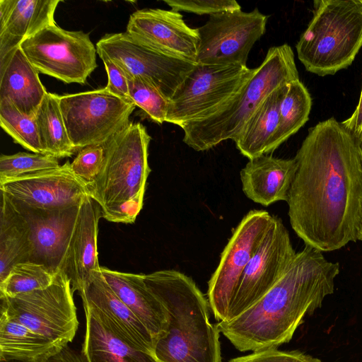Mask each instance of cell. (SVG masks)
Instances as JSON below:
<instances>
[{
	"label": "cell",
	"instance_id": "d590c367",
	"mask_svg": "<svg viewBox=\"0 0 362 362\" xmlns=\"http://www.w3.org/2000/svg\"><path fill=\"white\" fill-rule=\"evenodd\" d=\"M228 362H322L299 351H281L269 349L252 352L244 356L232 358Z\"/></svg>",
	"mask_w": 362,
	"mask_h": 362
},
{
	"label": "cell",
	"instance_id": "f1b7e54d",
	"mask_svg": "<svg viewBox=\"0 0 362 362\" xmlns=\"http://www.w3.org/2000/svg\"><path fill=\"white\" fill-rule=\"evenodd\" d=\"M311 107V96L300 79L288 83L280 106L278 127L269 142L266 154L274 151L307 122Z\"/></svg>",
	"mask_w": 362,
	"mask_h": 362
},
{
	"label": "cell",
	"instance_id": "60d3db41",
	"mask_svg": "<svg viewBox=\"0 0 362 362\" xmlns=\"http://www.w3.org/2000/svg\"><path fill=\"white\" fill-rule=\"evenodd\" d=\"M358 139L359 153H360L361 160L362 162V134L360 136L359 138H358Z\"/></svg>",
	"mask_w": 362,
	"mask_h": 362
},
{
	"label": "cell",
	"instance_id": "7c38bea8",
	"mask_svg": "<svg viewBox=\"0 0 362 362\" xmlns=\"http://www.w3.org/2000/svg\"><path fill=\"white\" fill-rule=\"evenodd\" d=\"M268 17L257 8L250 12L240 9L209 16L206 23L197 28V64L247 66L250 51L266 31Z\"/></svg>",
	"mask_w": 362,
	"mask_h": 362
},
{
	"label": "cell",
	"instance_id": "ffe728a7",
	"mask_svg": "<svg viewBox=\"0 0 362 362\" xmlns=\"http://www.w3.org/2000/svg\"><path fill=\"white\" fill-rule=\"evenodd\" d=\"M103 217L100 206L89 195L81 205L78 222L71 238L62 272L77 291L100 269L98 259V223Z\"/></svg>",
	"mask_w": 362,
	"mask_h": 362
},
{
	"label": "cell",
	"instance_id": "f35d334b",
	"mask_svg": "<svg viewBox=\"0 0 362 362\" xmlns=\"http://www.w3.org/2000/svg\"><path fill=\"white\" fill-rule=\"evenodd\" d=\"M46 362H87L83 354L65 346L59 353L51 357Z\"/></svg>",
	"mask_w": 362,
	"mask_h": 362
},
{
	"label": "cell",
	"instance_id": "74e56055",
	"mask_svg": "<svg viewBox=\"0 0 362 362\" xmlns=\"http://www.w3.org/2000/svg\"><path fill=\"white\" fill-rule=\"evenodd\" d=\"M342 125L356 138L362 134V90L359 102L350 117L341 122Z\"/></svg>",
	"mask_w": 362,
	"mask_h": 362
},
{
	"label": "cell",
	"instance_id": "f546056e",
	"mask_svg": "<svg viewBox=\"0 0 362 362\" xmlns=\"http://www.w3.org/2000/svg\"><path fill=\"white\" fill-rule=\"evenodd\" d=\"M0 125L14 141L35 153L45 154L35 117L21 112L8 99H0Z\"/></svg>",
	"mask_w": 362,
	"mask_h": 362
},
{
	"label": "cell",
	"instance_id": "8fae6325",
	"mask_svg": "<svg viewBox=\"0 0 362 362\" xmlns=\"http://www.w3.org/2000/svg\"><path fill=\"white\" fill-rule=\"evenodd\" d=\"M274 216L251 210L234 229L208 283V300L215 318L226 321L240 279L269 230Z\"/></svg>",
	"mask_w": 362,
	"mask_h": 362
},
{
	"label": "cell",
	"instance_id": "e0dca14e",
	"mask_svg": "<svg viewBox=\"0 0 362 362\" xmlns=\"http://www.w3.org/2000/svg\"><path fill=\"white\" fill-rule=\"evenodd\" d=\"M11 200L30 228L33 250L29 262L43 264L55 274L62 271L81 204L44 209Z\"/></svg>",
	"mask_w": 362,
	"mask_h": 362
},
{
	"label": "cell",
	"instance_id": "ba28073f",
	"mask_svg": "<svg viewBox=\"0 0 362 362\" xmlns=\"http://www.w3.org/2000/svg\"><path fill=\"white\" fill-rule=\"evenodd\" d=\"M253 71L240 64H197L169 99L165 122L182 127L206 118L235 94Z\"/></svg>",
	"mask_w": 362,
	"mask_h": 362
},
{
	"label": "cell",
	"instance_id": "4dcf8cb0",
	"mask_svg": "<svg viewBox=\"0 0 362 362\" xmlns=\"http://www.w3.org/2000/svg\"><path fill=\"white\" fill-rule=\"evenodd\" d=\"M57 274L43 264L30 262L17 264L0 282V298L45 288L54 281Z\"/></svg>",
	"mask_w": 362,
	"mask_h": 362
},
{
	"label": "cell",
	"instance_id": "8992f818",
	"mask_svg": "<svg viewBox=\"0 0 362 362\" xmlns=\"http://www.w3.org/2000/svg\"><path fill=\"white\" fill-rule=\"evenodd\" d=\"M296 48L305 69L320 76L347 68L362 47V0H316Z\"/></svg>",
	"mask_w": 362,
	"mask_h": 362
},
{
	"label": "cell",
	"instance_id": "ac0fdd59",
	"mask_svg": "<svg viewBox=\"0 0 362 362\" xmlns=\"http://www.w3.org/2000/svg\"><path fill=\"white\" fill-rule=\"evenodd\" d=\"M77 291L83 310H89L105 328L130 346L153 354L156 341L152 334L116 295L100 269Z\"/></svg>",
	"mask_w": 362,
	"mask_h": 362
},
{
	"label": "cell",
	"instance_id": "4316f807",
	"mask_svg": "<svg viewBox=\"0 0 362 362\" xmlns=\"http://www.w3.org/2000/svg\"><path fill=\"white\" fill-rule=\"evenodd\" d=\"M288 85L278 88L265 98L234 139L236 148L249 160L266 154L278 127L280 106Z\"/></svg>",
	"mask_w": 362,
	"mask_h": 362
},
{
	"label": "cell",
	"instance_id": "30bf717a",
	"mask_svg": "<svg viewBox=\"0 0 362 362\" xmlns=\"http://www.w3.org/2000/svg\"><path fill=\"white\" fill-rule=\"evenodd\" d=\"M63 119L76 151L105 144L129 122L136 107L103 88L59 95Z\"/></svg>",
	"mask_w": 362,
	"mask_h": 362
},
{
	"label": "cell",
	"instance_id": "1f68e13d",
	"mask_svg": "<svg viewBox=\"0 0 362 362\" xmlns=\"http://www.w3.org/2000/svg\"><path fill=\"white\" fill-rule=\"evenodd\" d=\"M129 94L134 105L152 121L159 124L166 120L169 98L150 82L126 76Z\"/></svg>",
	"mask_w": 362,
	"mask_h": 362
},
{
	"label": "cell",
	"instance_id": "7a4b0ae2",
	"mask_svg": "<svg viewBox=\"0 0 362 362\" xmlns=\"http://www.w3.org/2000/svg\"><path fill=\"white\" fill-rule=\"evenodd\" d=\"M339 264L309 245L296 252L279 281L237 317L216 324L241 352L277 349L292 339L306 315L322 307L334 293Z\"/></svg>",
	"mask_w": 362,
	"mask_h": 362
},
{
	"label": "cell",
	"instance_id": "d6a6232c",
	"mask_svg": "<svg viewBox=\"0 0 362 362\" xmlns=\"http://www.w3.org/2000/svg\"><path fill=\"white\" fill-rule=\"evenodd\" d=\"M58 158L49 154L18 152L0 156V182L59 167Z\"/></svg>",
	"mask_w": 362,
	"mask_h": 362
},
{
	"label": "cell",
	"instance_id": "7402d4cb",
	"mask_svg": "<svg viewBox=\"0 0 362 362\" xmlns=\"http://www.w3.org/2000/svg\"><path fill=\"white\" fill-rule=\"evenodd\" d=\"M102 276L119 298L152 334L156 344L167 332L168 316L160 301L146 286L144 274L122 272L100 267Z\"/></svg>",
	"mask_w": 362,
	"mask_h": 362
},
{
	"label": "cell",
	"instance_id": "6da1fadb",
	"mask_svg": "<svg viewBox=\"0 0 362 362\" xmlns=\"http://www.w3.org/2000/svg\"><path fill=\"white\" fill-rule=\"evenodd\" d=\"M295 159L288 192L291 226L321 252L356 241L362 214V162L358 139L335 118L308 129Z\"/></svg>",
	"mask_w": 362,
	"mask_h": 362
},
{
	"label": "cell",
	"instance_id": "5b68a950",
	"mask_svg": "<svg viewBox=\"0 0 362 362\" xmlns=\"http://www.w3.org/2000/svg\"><path fill=\"white\" fill-rule=\"evenodd\" d=\"M299 79L293 49L288 44L270 47L262 64L226 103L208 117L181 128L183 141L197 151L234 139L265 98L279 87Z\"/></svg>",
	"mask_w": 362,
	"mask_h": 362
},
{
	"label": "cell",
	"instance_id": "cb8c5ba5",
	"mask_svg": "<svg viewBox=\"0 0 362 362\" xmlns=\"http://www.w3.org/2000/svg\"><path fill=\"white\" fill-rule=\"evenodd\" d=\"M32 250L28 222L11 199L1 191L0 282L13 266L29 262Z\"/></svg>",
	"mask_w": 362,
	"mask_h": 362
},
{
	"label": "cell",
	"instance_id": "2e32d148",
	"mask_svg": "<svg viewBox=\"0 0 362 362\" xmlns=\"http://www.w3.org/2000/svg\"><path fill=\"white\" fill-rule=\"evenodd\" d=\"M182 17L173 9L137 10L131 14L125 33L157 52L197 64L198 30Z\"/></svg>",
	"mask_w": 362,
	"mask_h": 362
},
{
	"label": "cell",
	"instance_id": "e575fe53",
	"mask_svg": "<svg viewBox=\"0 0 362 362\" xmlns=\"http://www.w3.org/2000/svg\"><path fill=\"white\" fill-rule=\"evenodd\" d=\"M164 2L174 11L197 15L211 16L241 9L240 4L235 0H165Z\"/></svg>",
	"mask_w": 362,
	"mask_h": 362
},
{
	"label": "cell",
	"instance_id": "83f0119b",
	"mask_svg": "<svg viewBox=\"0 0 362 362\" xmlns=\"http://www.w3.org/2000/svg\"><path fill=\"white\" fill-rule=\"evenodd\" d=\"M35 119L45 154L59 159L70 157L76 152L63 119L58 95L47 93Z\"/></svg>",
	"mask_w": 362,
	"mask_h": 362
},
{
	"label": "cell",
	"instance_id": "8d00e7d4",
	"mask_svg": "<svg viewBox=\"0 0 362 362\" xmlns=\"http://www.w3.org/2000/svg\"><path fill=\"white\" fill-rule=\"evenodd\" d=\"M96 49L107 74V90L125 102L134 104L129 94L127 78L122 69L103 51Z\"/></svg>",
	"mask_w": 362,
	"mask_h": 362
},
{
	"label": "cell",
	"instance_id": "d4e9b609",
	"mask_svg": "<svg viewBox=\"0 0 362 362\" xmlns=\"http://www.w3.org/2000/svg\"><path fill=\"white\" fill-rule=\"evenodd\" d=\"M62 349L1 312V361L46 362Z\"/></svg>",
	"mask_w": 362,
	"mask_h": 362
},
{
	"label": "cell",
	"instance_id": "5bb4252c",
	"mask_svg": "<svg viewBox=\"0 0 362 362\" xmlns=\"http://www.w3.org/2000/svg\"><path fill=\"white\" fill-rule=\"evenodd\" d=\"M296 252L281 219L274 216L272 226L247 265L235 292L227 322L262 298L282 277Z\"/></svg>",
	"mask_w": 362,
	"mask_h": 362
},
{
	"label": "cell",
	"instance_id": "836d02e7",
	"mask_svg": "<svg viewBox=\"0 0 362 362\" xmlns=\"http://www.w3.org/2000/svg\"><path fill=\"white\" fill-rule=\"evenodd\" d=\"M105 156L103 145L86 146L78 151L71 163L73 172L87 184L94 180L100 171Z\"/></svg>",
	"mask_w": 362,
	"mask_h": 362
},
{
	"label": "cell",
	"instance_id": "44dd1931",
	"mask_svg": "<svg viewBox=\"0 0 362 362\" xmlns=\"http://www.w3.org/2000/svg\"><path fill=\"white\" fill-rule=\"evenodd\" d=\"M59 0H0V57L55 23Z\"/></svg>",
	"mask_w": 362,
	"mask_h": 362
},
{
	"label": "cell",
	"instance_id": "d6986e66",
	"mask_svg": "<svg viewBox=\"0 0 362 362\" xmlns=\"http://www.w3.org/2000/svg\"><path fill=\"white\" fill-rule=\"evenodd\" d=\"M297 168L295 158L284 159L268 154L255 157L240 170L243 191L248 199L264 206L287 202Z\"/></svg>",
	"mask_w": 362,
	"mask_h": 362
},
{
	"label": "cell",
	"instance_id": "9a60e30c",
	"mask_svg": "<svg viewBox=\"0 0 362 362\" xmlns=\"http://www.w3.org/2000/svg\"><path fill=\"white\" fill-rule=\"evenodd\" d=\"M0 190L15 202L44 209L80 205L89 195L87 183L73 172L69 161L0 182Z\"/></svg>",
	"mask_w": 362,
	"mask_h": 362
},
{
	"label": "cell",
	"instance_id": "484cf974",
	"mask_svg": "<svg viewBox=\"0 0 362 362\" xmlns=\"http://www.w3.org/2000/svg\"><path fill=\"white\" fill-rule=\"evenodd\" d=\"M81 354L87 362H158L154 354L130 346L88 310Z\"/></svg>",
	"mask_w": 362,
	"mask_h": 362
},
{
	"label": "cell",
	"instance_id": "277c9868",
	"mask_svg": "<svg viewBox=\"0 0 362 362\" xmlns=\"http://www.w3.org/2000/svg\"><path fill=\"white\" fill-rule=\"evenodd\" d=\"M151 139L145 126L130 122L103 144L102 168L87 186L107 221L133 223L142 209Z\"/></svg>",
	"mask_w": 362,
	"mask_h": 362
},
{
	"label": "cell",
	"instance_id": "4fadbf2b",
	"mask_svg": "<svg viewBox=\"0 0 362 362\" xmlns=\"http://www.w3.org/2000/svg\"><path fill=\"white\" fill-rule=\"evenodd\" d=\"M96 49L103 51L124 75L150 82L169 99L197 64L157 52L125 32L105 35Z\"/></svg>",
	"mask_w": 362,
	"mask_h": 362
},
{
	"label": "cell",
	"instance_id": "3957f363",
	"mask_svg": "<svg viewBox=\"0 0 362 362\" xmlns=\"http://www.w3.org/2000/svg\"><path fill=\"white\" fill-rule=\"evenodd\" d=\"M148 288L167 310L165 335L156 344L158 362H221L219 331L209 303L193 279L175 269L144 274Z\"/></svg>",
	"mask_w": 362,
	"mask_h": 362
},
{
	"label": "cell",
	"instance_id": "9c48e42d",
	"mask_svg": "<svg viewBox=\"0 0 362 362\" xmlns=\"http://www.w3.org/2000/svg\"><path fill=\"white\" fill-rule=\"evenodd\" d=\"M20 47L39 73L66 83L84 84L98 66L89 35L51 24L25 39Z\"/></svg>",
	"mask_w": 362,
	"mask_h": 362
},
{
	"label": "cell",
	"instance_id": "52a82bcc",
	"mask_svg": "<svg viewBox=\"0 0 362 362\" xmlns=\"http://www.w3.org/2000/svg\"><path fill=\"white\" fill-rule=\"evenodd\" d=\"M71 281L59 272L47 287L0 298L1 312L64 348L78 327Z\"/></svg>",
	"mask_w": 362,
	"mask_h": 362
},
{
	"label": "cell",
	"instance_id": "ab89813d",
	"mask_svg": "<svg viewBox=\"0 0 362 362\" xmlns=\"http://www.w3.org/2000/svg\"><path fill=\"white\" fill-rule=\"evenodd\" d=\"M356 240L362 241V214L359 221V224L356 233Z\"/></svg>",
	"mask_w": 362,
	"mask_h": 362
},
{
	"label": "cell",
	"instance_id": "603a6c76",
	"mask_svg": "<svg viewBox=\"0 0 362 362\" xmlns=\"http://www.w3.org/2000/svg\"><path fill=\"white\" fill-rule=\"evenodd\" d=\"M38 71L20 46L0 57V99H8L23 114L34 117L47 90Z\"/></svg>",
	"mask_w": 362,
	"mask_h": 362
}]
</instances>
